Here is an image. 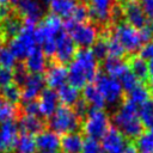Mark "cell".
<instances>
[{"instance_id": "277c9868", "label": "cell", "mask_w": 153, "mask_h": 153, "mask_svg": "<svg viewBox=\"0 0 153 153\" xmlns=\"http://www.w3.org/2000/svg\"><path fill=\"white\" fill-rule=\"evenodd\" d=\"M63 23L61 18L49 14L42 19L39 25L36 27L37 43L41 45V50L45 56H54L56 48V39L63 31Z\"/></svg>"}, {"instance_id": "9a60e30c", "label": "cell", "mask_w": 153, "mask_h": 153, "mask_svg": "<svg viewBox=\"0 0 153 153\" xmlns=\"http://www.w3.org/2000/svg\"><path fill=\"white\" fill-rule=\"evenodd\" d=\"M19 128L14 121L0 124V153H11L16 148Z\"/></svg>"}, {"instance_id": "4fadbf2b", "label": "cell", "mask_w": 153, "mask_h": 153, "mask_svg": "<svg viewBox=\"0 0 153 153\" xmlns=\"http://www.w3.org/2000/svg\"><path fill=\"white\" fill-rule=\"evenodd\" d=\"M75 54H76V45L74 44L69 35L66 32V30H63L56 39V48L54 56L59 63L65 65L67 62H71L75 56Z\"/></svg>"}, {"instance_id": "8992f818", "label": "cell", "mask_w": 153, "mask_h": 153, "mask_svg": "<svg viewBox=\"0 0 153 153\" xmlns=\"http://www.w3.org/2000/svg\"><path fill=\"white\" fill-rule=\"evenodd\" d=\"M65 30L74 44L81 49H88L98 39V29L92 23H74L66 20Z\"/></svg>"}, {"instance_id": "5b68a950", "label": "cell", "mask_w": 153, "mask_h": 153, "mask_svg": "<svg viewBox=\"0 0 153 153\" xmlns=\"http://www.w3.org/2000/svg\"><path fill=\"white\" fill-rule=\"evenodd\" d=\"M37 37H36V25L25 23L18 32L17 36L11 38L8 48L18 60H25L31 53L37 49Z\"/></svg>"}, {"instance_id": "d4e9b609", "label": "cell", "mask_w": 153, "mask_h": 153, "mask_svg": "<svg viewBox=\"0 0 153 153\" xmlns=\"http://www.w3.org/2000/svg\"><path fill=\"white\" fill-rule=\"evenodd\" d=\"M103 68H104L105 74H108V75H110L112 78L118 79L129 68V66L122 59L106 56L104 59V62H103Z\"/></svg>"}, {"instance_id": "836d02e7", "label": "cell", "mask_w": 153, "mask_h": 153, "mask_svg": "<svg viewBox=\"0 0 153 153\" xmlns=\"http://www.w3.org/2000/svg\"><path fill=\"white\" fill-rule=\"evenodd\" d=\"M17 112L18 111L14 104H11L5 99L0 98V124L13 121L17 116Z\"/></svg>"}, {"instance_id": "f5cc1de1", "label": "cell", "mask_w": 153, "mask_h": 153, "mask_svg": "<svg viewBox=\"0 0 153 153\" xmlns=\"http://www.w3.org/2000/svg\"><path fill=\"white\" fill-rule=\"evenodd\" d=\"M80 1H84V2H86V1H91V0H80Z\"/></svg>"}, {"instance_id": "f907efd6", "label": "cell", "mask_w": 153, "mask_h": 153, "mask_svg": "<svg viewBox=\"0 0 153 153\" xmlns=\"http://www.w3.org/2000/svg\"><path fill=\"white\" fill-rule=\"evenodd\" d=\"M36 1H38V2H41V4H48V2H49V0H36Z\"/></svg>"}, {"instance_id": "ffe728a7", "label": "cell", "mask_w": 153, "mask_h": 153, "mask_svg": "<svg viewBox=\"0 0 153 153\" xmlns=\"http://www.w3.org/2000/svg\"><path fill=\"white\" fill-rule=\"evenodd\" d=\"M25 69L30 74H42L47 69V56L37 48L25 59Z\"/></svg>"}, {"instance_id": "e0dca14e", "label": "cell", "mask_w": 153, "mask_h": 153, "mask_svg": "<svg viewBox=\"0 0 153 153\" xmlns=\"http://www.w3.org/2000/svg\"><path fill=\"white\" fill-rule=\"evenodd\" d=\"M114 8V0H91L88 7L90 18L98 24H105L111 18Z\"/></svg>"}, {"instance_id": "f35d334b", "label": "cell", "mask_w": 153, "mask_h": 153, "mask_svg": "<svg viewBox=\"0 0 153 153\" xmlns=\"http://www.w3.org/2000/svg\"><path fill=\"white\" fill-rule=\"evenodd\" d=\"M88 18H90L88 7L82 5V4H79L76 6L75 11L73 12L72 17L67 20H71V22H74V23H85V22H87Z\"/></svg>"}, {"instance_id": "ee69618b", "label": "cell", "mask_w": 153, "mask_h": 153, "mask_svg": "<svg viewBox=\"0 0 153 153\" xmlns=\"http://www.w3.org/2000/svg\"><path fill=\"white\" fill-rule=\"evenodd\" d=\"M139 4L147 19L153 20V0H139Z\"/></svg>"}, {"instance_id": "7dc6e473", "label": "cell", "mask_w": 153, "mask_h": 153, "mask_svg": "<svg viewBox=\"0 0 153 153\" xmlns=\"http://www.w3.org/2000/svg\"><path fill=\"white\" fill-rule=\"evenodd\" d=\"M146 27L149 30V32L152 33V36H153V20H149V22H147V25H146Z\"/></svg>"}, {"instance_id": "e575fe53", "label": "cell", "mask_w": 153, "mask_h": 153, "mask_svg": "<svg viewBox=\"0 0 153 153\" xmlns=\"http://www.w3.org/2000/svg\"><path fill=\"white\" fill-rule=\"evenodd\" d=\"M16 63L17 59L11 51V49L5 44H0V67L12 69L16 66Z\"/></svg>"}, {"instance_id": "7402d4cb", "label": "cell", "mask_w": 153, "mask_h": 153, "mask_svg": "<svg viewBox=\"0 0 153 153\" xmlns=\"http://www.w3.org/2000/svg\"><path fill=\"white\" fill-rule=\"evenodd\" d=\"M44 127V122L42 121V118L39 116H32V115H25L23 114L19 118V123H18V128L22 133L25 134H38L39 131L43 130Z\"/></svg>"}, {"instance_id": "d6a6232c", "label": "cell", "mask_w": 153, "mask_h": 153, "mask_svg": "<svg viewBox=\"0 0 153 153\" xmlns=\"http://www.w3.org/2000/svg\"><path fill=\"white\" fill-rule=\"evenodd\" d=\"M1 96H2V99H5L6 102L16 105L22 99L20 87L14 82L8 85V86H5V87L1 88Z\"/></svg>"}, {"instance_id": "7c38bea8", "label": "cell", "mask_w": 153, "mask_h": 153, "mask_svg": "<svg viewBox=\"0 0 153 153\" xmlns=\"http://www.w3.org/2000/svg\"><path fill=\"white\" fill-rule=\"evenodd\" d=\"M16 7L25 23L36 25L44 17V6L36 0H23Z\"/></svg>"}, {"instance_id": "db71d44e", "label": "cell", "mask_w": 153, "mask_h": 153, "mask_svg": "<svg viewBox=\"0 0 153 153\" xmlns=\"http://www.w3.org/2000/svg\"><path fill=\"white\" fill-rule=\"evenodd\" d=\"M123 1H127V0H123Z\"/></svg>"}, {"instance_id": "484cf974", "label": "cell", "mask_w": 153, "mask_h": 153, "mask_svg": "<svg viewBox=\"0 0 153 153\" xmlns=\"http://www.w3.org/2000/svg\"><path fill=\"white\" fill-rule=\"evenodd\" d=\"M23 24H24V22L20 20L18 17H16V16H6L2 19L1 27H0L1 37L13 38L14 36L18 35V32L23 27Z\"/></svg>"}, {"instance_id": "7bdbcfd3", "label": "cell", "mask_w": 153, "mask_h": 153, "mask_svg": "<svg viewBox=\"0 0 153 153\" xmlns=\"http://www.w3.org/2000/svg\"><path fill=\"white\" fill-rule=\"evenodd\" d=\"M24 114L25 115H32V116H39V108H38V103L36 100H32V102H26L24 103Z\"/></svg>"}, {"instance_id": "816d5d0a", "label": "cell", "mask_w": 153, "mask_h": 153, "mask_svg": "<svg viewBox=\"0 0 153 153\" xmlns=\"http://www.w3.org/2000/svg\"><path fill=\"white\" fill-rule=\"evenodd\" d=\"M38 153H56V152H42V151H39Z\"/></svg>"}, {"instance_id": "c3c4849f", "label": "cell", "mask_w": 153, "mask_h": 153, "mask_svg": "<svg viewBox=\"0 0 153 153\" xmlns=\"http://www.w3.org/2000/svg\"><path fill=\"white\" fill-rule=\"evenodd\" d=\"M7 14H6V12H4V11H1L0 10V27H1V23H2V19L6 17Z\"/></svg>"}, {"instance_id": "7a4b0ae2", "label": "cell", "mask_w": 153, "mask_h": 153, "mask_svg": "<svg viewBox=\"0 0 153 153\" xmlns=\"http://www.w3.org/2000/svg\"><path fill=\"white\" fill-rule=\"evenodd\" d=\"M115 128L126 139H137L143 133V126L139 117V108L126 100L120 105L112 117Z\"/></svg>"}, {"instance_id": "44dd1931", "label": "cell", "mask_w": 153, "mask_h": 153, "mask_svg": "<svg viewBox=\"0 0 153 153\" xmlns=\"http://www.w3.org/2000/svg\"><path fill=\"white\" fill-rule=\"evenodd\" d=\"M48 5L51 14L59 18H66L67 20L72 17L79 4L76 2V0H49Z\"/></svg>"}, {"instance_id": "bcb514c9", "label": "cell", "mask_w": 153, "mask_h": 153, "mask_svg": "<svg viewBox=\"0 0 153 153\" xmlns=\"http://www.w3.org/2000/svg\"><path fill=\"white\" fill-rule=\"evenodd\" d=\"M148 85H149V91L151 92H153V74H151L149 75V78H148Z\"/></svg>"}, {"instance_id": "d590c367", "label": "cell", "mask_w": 153, "mask_h": 153, "mask_svg": "<svg viewBox=\"0 0 153 153\" xmlns=\"http://www.w3.org/2000/svg\"><path fill=\"white\" fill-rule=\"evenodd\" d=\"M117 80L120 81V84H121L123 91H126V92H130L133 88H135V87L140 84V81H139L137 78L133 74V72L130 71V68H128Z\"/></svg>"}, {"instance_id": "1f68e13d", "label": "cell", "mask_w": 153, "mask_h": 153, "mask_svg": "<svg viewBox=\"0 0 153 153\" xmlns=\"http://www.w3.org/2000/svg\"><path fill=\"white\" fill-rule=\"evenodd\" d=\"M139 117L143 127L153 129V99L147 100L139 108Z\"/></svg>"}, {"instance_id": "ba28073f", "label": "cell", "mask_w": 153, "mask_h": 153, "mask_svg": "<svg viewBox=\"0 0 153 153\" xmlns=\"http://www.w3.org/2000/svg\"><path fill=\"white\" fill-rule=\"evenodd\" d=\"M110 128V118L104 110L90 109L84 117V133L91 139H102Z\"/></svg>"}, {"instance_id": "f546056e", "label": "cell", "mask_w": 153, "mask_h": 153, "mask_svg": "<svg viewBox=\"0 0 153 153\" xmlns=\"http://www.w3.org/2000/svg\"><path fill=\"white\" fill-rule=\"evenodd\" d=\"M16 149L18 153H33L36 151L35 136L25 133L19 134L16 143Z\"/></svg>"}, {"instance_id": "f6af8a7d", "label": "cell", "mask_w": 153, "mask_h": 153, "mask_svg": "<svg viewBox=\"0 0 153 153\" xmlns=\"http://www.w3.org/2000/svg\"><path fill=\"white\" fill-rule=\"evenodd\" d=\"M10 0H0V10L6 12V8L10 6Z\"/></svg>"}, {"instance_id": "6da1fadb", "label": "cell", "mask_w": 153, "mask_h": 153, "mask_svg": "<svg viewBox=\"0 0 153 153\" xmlns=\"http://www.w3.org/2000/svg\"><path fill=\"white\" fill-rule=\"evenodd\" d=\"M68 84L79 88H84L91 84L98 74V60L91 49H80L76 51L68 66Z\"/></svg>"}, {"instance_id": "60d3db41", "label": "cell", "mask_w": 153, "mask_h": 153, "mask_svg": "<svg viewBox=\"0 0 153 153\" xmlns=\"http://www.w3.org/2000/svg\"><path fill=\"white\" fill-rule=\"evenodd\" d=\"M13 72L12 69H7V68H2L0 67V87H5L8 86L11 84H13Z\"/></svg>"}, {"instance_id": "4dcf8cb0", "label": "cell", "mask_w": 153, "mask_h": 153, "mask_svg": "<svg viewBox=\"0 0 153 153\" xmlns=\"http://www.w3.org/2000/svg\"><path fill=\"white\" fill-rule=\"evenodd\" d=\"M136 151L139 153H153V129L142 133L135 142Z\"/></svg>"}, {"instance_id": "603a6c76", "label": "cell", "mask_w": 153, "mask_h": 153, "mask_svg": "<svg viewBox=\"0 0 153 153\" xmlns=\"http://www.w3.org/2000/svg\"><path fill=\"white\" fill-rule=\"evenodd\" d=\"M82 145L84 139L78 131L63 135L60 141V148L63 153H80Z\"/></svg>"}, {"instance_id": "3957f363", "label": "cell", "mask_w": 153, "mask_h": 153, "mask_svg": "<svg viewBox=\"0 0 153 153\" xmlns=\"http://www.w3.org/2000/svg\"><path fill=\"white\" fill-rule=\"evenodd\" d=\"M110 35L121 43L126 53L130 54L140 50L145 43L152 41L153 38L152 33L146 26L139 30L127 23H117L112 30V33Z\"/></svg>"}, {"instance_id": "5bb4252c", "label": "cell", "mask_w": 153, "mask_h": 153, "mask_svg": "<svg viewBox=\"0 0 153 153\" xmlns=\"http://www.w3.org/2000/svg\"><path fill=\"white\" fill-rule=\"evenodd\" d=\"M44 78L42 74H27L26 79L20 86V92H22V99L24 103L26 102H32L36 100L37 97L42 93L44 90Z\"/></svg>"}, {"instance_id": "2e32d148", "label": "cell", "mask_w": 153, "mask_h": 153, "mask_svg": "<svg viewBox=\"0 0 153 153\" xmlns=\"http://www.w3.org/2000/svg\"><path fill=\"white\" fill-rule=\"evenodd\" d=\"M45 84L51 90H59L68 82V69L65 65L55 62L50 63L45 69Z\"/></svg>"}, {"instance_id": "52a82bcc", "label": "cell", "mask_w": 153, "mask_h": 153, "mask_svg": "<svg viewBox=\"0 0 153 153\" xmlns=\"http://www.w3.org/2000/svg\"><path fill=\"white\" fill-rule=\"evenodd\" d=\"M80 123L79 116L69 106L61 105L49 117V128L56 134H69L78 130Z\"/></svg>"}, {"instance_id": "9c48e42d", "label": "cell", "mask_w": 153, "mask_h": 153, "mask_svg": "<svg viewBox=\"0 0 153 153\" xmlns=\"http://www.w3.org/2000/svg\"><path fill=\"white\" fill-rule=\"evenodd\" d=\"M94 86L103 96L106 105H117L123 97V88L116 78L105 73H98L94 79Z\"/></svg>"}, {"instance_id": "d6986e66", "label": "cell", "mask_w": 153, "mask_h": 153, "mask_svg": "<svg viewBox=\"0 0 153 153\" xmlns=\"http://www.w3.org/2000/svg\"><path fill=\"white\" fill-rule=\"evenodd\" d=\"M36 148L42 152H56L60 148V136L53 130H42L36 137Z\"/></svg>"}, {"instance_id": "8fae6325", "label": "cell", "mask_w": 153, "mask_h": 153, "mask_svg": "<svg viewBox=\"0 0 153 153\" xmlns=\"http://www.w3.org/2000/svg\"><path fill=\"white\" fill-rule=\"evenodd\" d=\"M122 14L127 24L131 25L135 29H143L147 25V18L136 0H127L122 5Z\"/></svg>"}, {"instance_id": "30bf717a", "label": "cell", "mask_w": 153, "mask_h": 153, "mask_svg": "<svg viewBox=\"0 0 153 153\" xmlns=\"http://www.w3.org/2000/svg\"><path fill=\"white\" fill-rule=\"evenodd\" d=\"M100 145L104 153H137L135 145L128 142L115 127L108 129L102 137Z\"/></svg>"}, {"instance_id": "ab89813d", "label": "cell", "mask_w": 153, "mask_h": 153, "mask_svg": "<svg viewBox=\"0 0 153 153\" xmlns=\"http://www.w3.org/2000/svg\"><path fill=\"white\" fill-rule=\"evenodd\" d=\"M80 153H104V151L98 140L87 137L86 140H84V145Z\"/></svg>"}, {"instance_id": "83f0119b", "label": "cell", "mask_w": 153, "mask_h": 153, "mask_svg": "<svg viewBox=\"0 0 153 153\" xmlns=\"http://www.w3.org/2000/svg\"><path fill=\"white\" fill-rule=\"evenodd\" d=\"M129 68L139 81H146L149 78L148 63L140 56H133L129 60Z\"/></svg>"}, {"instance_id": "74e56055", "label": "cell", "mask_w": 153, "mask_h": 153, "mask_svg": "<svg viewBox=\"0 0 153 153\" xmlns=\"http://www.w3.org/2000/svg\"><path fill=\"white\" fill-rule=\"evenodd\" d=\"M91 51L96 56L97 60H104L108 56V44H106V38H98L96 43L91 47Z\"/></svg>"}, {"instance_id": "4316f807", "label": "cell", "mask_w": 153, "mask_h": 153, "mask_svg": "<svg viewBox=\"0 0 153 153\" xmlns=\"http://www.w3.org/2000/svg\"><path fill=\"white\" fill-rule=\"evenodd\" d=\"M57 97H59V102L65 105V106H74L76 104V102L80 99V94H79V90L74 86H72L71 84H66L63 86H61L57 90Z\"/></svg>"}, {"instance_id": "681fc988", "label": "cell", "mask_w": 153, "mask_h": 153, "mask_svg": "<svg viewBox=\"0 0 153 153\" xmlns=\"http://www.w3.org/2000/svg\"><path fill=\"white\" fill-rule=\"evenodd\" d=\"M23 0H10V4L11 5H14V6H17L19 2H22Z\"/></svg>"}, {"instance_id": "f1b7e54d", "label": "cell", "mask_w": 153, "mask_h": 153, "mask_svg": "<svg viewBox=\"0 0 153 153\" xmlns=\"http://www.w3.org/2000/svg\"><path fill=\"white\" fill-rule=\"evenodd\" d=\"M149 88L146 87L143 84H139L135 88H133L130 92H128V102L140 108L142 104H145L147 100H149Z\"/></svg>"}, {"instance_id": "b9f144b4", "label": "cell", "mask_w": 153, "mask_h": 153, "mask_svg": "<svg viewBox=\"0 0 153 153\" xmlns=\"http://www.w3.org/2000/svg\"><path fill=\"white\" fill-rule=\"evenodd\" d=\"M140 57H142L147 62L153 60V39L142 45V48L140 49Z\"/></svg>"}, {"instance_id": "cb8c5ba5", "label": "cell", "mask_w": 153, "mask_h": 153, "mask_svg": "<svg viewBox=\"0 0 153 153\" xmlns=\"http://www.w3.org/2000/svg\"><path fill=\"white\" fill-rule=\"evenodd\" d=\"M82 99L86 102V104L91 108V109H100L104 110L106 103L103 98V96L100 94V92L98 91V88L94 86V84H88L84 87L82 91Z\"/></svg>"}, {"instance_id": "8d00e7d4", "label": "cell", "mask_w": 153, "mask_h": 153, "mask_svg": "<svg viewBox=\"0 0 153 153\" xmlns=\"http://www.w3.org/2000/svg\"><path fill=\"white\" fill-rule=\"evenodd\" d=\"M106 44H108V56L122 59V56L126 54V50L123 49L121 43L116 38H114L111 35L106 38Z\"/></svg>"}, {"instance_id": "ac0fdd59", "label": "cell", "mask_w": 153, "mask_h": 153, "mask_svg": "<svg viewBox=\"0 0 153 153\" xmlns=\"http://www.w3.org/2000/svg\"><path fill=\"white\" fill-rule=\"evenodd\" d=\"M37 103L39 108V115L43 117H50L59 108L60 102L57 92H55V90L51 88H44L39 94V99Z\"/></svg>"}]
</instances>
